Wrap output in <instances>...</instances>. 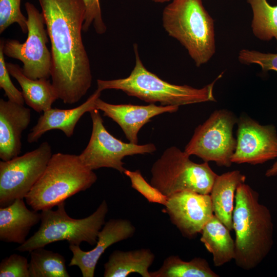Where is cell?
Masks as SVG:
<instances>
[{
	"instance_id": "cell-17",
	"label": "cell",
	"mask_w": 277,
	"mask_h": 277,
	"mask_svg": "<svg viewBox=\"0 0 277 277\" xmlns=\"http://www.w3.org/2000/svg\"><path fill=\"white\" fill-rule=\"evenodd\" d=\"M102 91L96 89L88 99L80 106L68 109L51 108L43 112L27 136L29 143H36L46 132L58 129L67 137L73 135L75 127L81 117L96 108L95 102Z\"/></svg>"
},
{
	"instance_id": "cell-5",
	"label": "cell",
	"mask_w": 277,
	"mask_h": 277,
	"mask_svg": "<svg viewBox=\"0 0 277 277\" xmlns=\"http://www.w3.org/2000/svg\"><path fill=\"white\" fill-rule=\"evenodd\" d=\"M96 174L86 167L78 155L53 154L38 180L25 197L35 211L52 209L81 191L90 188Z\"/></svg>"
},
{
	"instance_id": "cell-19",
	"label": "cell",
	"mask_w": 277,
	"mask_h": 277,
	"mask_svg": "<svg viewBox=\"0 0 277 277\" xmlns=\"http://www.w3.org/2000/svg\"><path fill=\"white\" fill-rule=\"evenodd\" d=\"M239 170H232L216 176L210 193L213 214L230 230H233L232 215L238 187L246 181Z\"/></svg>"
},
{
	"instance_id": "cell-14",
	"label": "cell",
	"mask_w": 277,
	"mask_h": 277,
	"mask_svg": "<svg viewBox=\"0 0 277 277\" xmlns=\"http://www.w3.org/2000/svg\"><path fill=\"white\" fill-rule=\"evenodd\" d=\"M136 229L131 221L124 219H111L105 222L100 231L95 247L85 251L79 245H69L73 255L69 266H76L83 277H93L97 263L109 247L132 237Z\"/></svg>"
},
{
	"instance_id": "cell-20",
	"label": "cell",
	"mask_w": 277,
	"mask_h": 277,
	"mask_svg": "<svg viewBox=\"0 0 277 277\" xmlns=\"http://www.w3.org/2000/svg\"><path fill=\"white\" fill-rule=\"evenodd\" d=\"M6 65L10 75L19 84L25 102L28 106L39 113L52 108L53 103L58 97L49 79L33 80L24 74L18 65L8 62Z\"/></svg>"
},
{
	"instance_id": "cell-25",
	"label": "cell",
	"mask_w": 277,
	"mask_h": 277,
	"mask_svg": "<svg viewBox=\"0 0 277 277\" xmlns=\"http://www.w3.org/2000/svg\"><path fill=\"white\" fill-rule=\"evenodd\" d=\"M246 2L252 11L251 27L253 35L263 41H269L274 38L277 43V5L271 6L267 0Z\"/></svg>"
},
{
	"instance_id": "cell-9",
	"label": "cell",
	"mask_w": 277,
	"mask_h": 277,
	"mask_svg": "<svg viewBox=\"0 0 277 277\" xmlns=\"http://www.w3.org/2000/svg\"><path fill=\"white\" fill-rule=\"evenodd\" d=\"M237 122L238 118L231 111L215 110L195 128L184 152L190 156H197L205 162H214L219 166H231L236 145L233 128Z\"/></svg>"
},
{
	"instance_id": "cell-30",
	"label": "cell",
	"mask_w": 277,
	"mask_h": 277,
	"mask_svg": "<svg viewBox=\"0 0 277 277\" xmlns=\"http://www.w3.org/2000/svg\"><path fill=\"white\" fill-rule=\"evenodd\" d=\"M86 7L85 20L82 30L87 32L93 25L96 32L98 34L105 33L106 26L103 19L99 0H83Z\"/></svg>"
},
{
	"instance_id": "cell-3",
	"label": "cell",
	"mask_w": 277,
	"mask_h": 277,
	"mask_svg": "<svg viewBox=\"0 0 277 277\" xmlns=\"http://www.w3.org/2000/svg\"><path fill=\"white\" fill-rule=\"evenodd\" d=\"M135 64L127 77L111 80H97V88L120 90L131 96L150 104L160 103L163 106H183L207 102H215L213 88L222 76L219 75L212 83L201 88L166 82L148 70L141 61L136 44L134 45Z\"/></svg>"
},
{
	"instance_id": "cell-26",
	"label": "cell",
	"mask_w": 277,
	"mask_h": 277,
	"mask_svg": "<svg viewBox=\"0 0 277 277\" xmlns=\"http://www.w3.org/2000/svg\"><path fill=\"white\" fill-rule=\"evenodd\" d=\"M21 0H0V33L17 23L24 33L28 32L27 18L21 10Z\"/></svg>"
},
{
	"instance_id": "cell-8",
	"label": "cell",
	"mask_w": 277,
	"mask_h": 277,
	"mask_svg": "<svg viewBox=\"0 0 277 277\" xmlns=\"http://www.w3.org/2000/svg\"><path fill=\"white\" fill-rule=\"evenodd\" d=\"M27 14L28 36L24 43L14 39H1L4 55L19 60L24 74L37 80L51 76V53L47 46L49 36L42 12L32 3L25 4Z\"/></svg>"
},
{
	"instance_id": "cell-16",
	"label": "cell",
	"mask_w": 277,
	"mask_h": 277,
	"mask_svg": "<svg viewBox=\"0 0 277 277\" xmlns=\"http://www.w3.org/2000/svg\"><path fill=\"white\" fill-rule=\"evenodd\" d=\"M31 118L30 109L24 105L0 99V158L2 161L19 155L22 134Z\"/></svg>"
},
{
	"instance_id": "cell-1",
	"label": "cell",
	"mask_w": 277,
	"mask_h": 277,
	"mask_svg": "<svg viewBox=\"0 0 277 277\" xmlns=\"http://www.w3.org/2000/svg\"><path fill=\"white\" fill-rule=\"evenodd\" d=\"M51 43L52 83L65 104L78 102L92 80L82 37L83 0H38Z\"/></svg>"
},
{
	"instance_id": "cell-6",
	"label": "cell",
	"mask_w": 277,
	"mask_h": 277,
	"mask_svg": "<svg viewBox=\"0 0 277 277\" xmlns=\"http://www.w3.org/2000/svg\"><path fill=\"white\" fill-rule=\"evenodd\" d=\"M55 210L51 209L41 211V225L38 230L19 245L16 250L29 252L44 247L47 245L66 240L70 244L79 245L87 242L94 245L98 234L105 223L108 211V204L104 200L89 216L80 219L69 216L65 210V202L58 204Z\"/></svg>"
},
{
	"instance_id": "cell-24",
	"label": "cell",
	"mask_w": 277,
	"mask_h": 277,
	"mask_svg": "<svg viewBox=\"0 0 277 277\" xmlns=\"http://www.w3.org/2000/svg\"><path fill=\"white\" fill-rule=\"evenodd\" d=\"M30 253V277L70 276L66 260L60 253L46 250L44 247L36 248Z\"/></svg>"
},
{
	"instance_id": "cell-29",
	"label": "cell",
	"mask_w": 277,
	"mask_h": 277,
	"mask_svg": "<svg viewBox=\"0 0 277 277\" xmlns=\"http://www.w3.org/2000/svg\"><path fill=\"white\" fill-rule=\"evenodd\" d=\"M29 264L25 256L13 253L0 263L1 277H30Z\"/></svg>"
},
{
	"instance_id": "cell-4",
	"label": "cell",
	"mask_w": 277,
	"mask_h": 277,
	"mask_svg": "<svg viewBox=\"0 0 277 277\" xmlns=\"http://www.w3.org/2000/svg\"><path fill=\"white\" fill-rule=\"evenodd\" d=\"M164 9L163 26L187 50L197 67L215 52L214 20L202 0H172Z\"/></svg>"
},
{
	"instance_id": "cell-11",
	"label": "cell",
	"mask_w": 277,
	"mask_h": 277,
	"mask_svg": "<svg viewBox=\"0 0 277 277\" xmlns=\"http://www.w3.org/2000/svg\"><path fill=\"white\" fill-rule=\"evenodd\" d=\"M92 128L90 140L85 149L78 155L83 164L94 170L111 168L121 173L126 169L123 159L127 156L151 153L156 151L152 143L138 145L124 142L111 135L106 129L99 110L89 112Z\"/></svg>"
},
{
	"instance_id": "cell-10",
	"label": "cell",
	"mask_w": 277,
	"mask_h": 277,
	"mask_svg": "<svg viewBox=\"0 0 277 277\" xmlns=\"http://www.w3.org/2000/svg\"><path fill=\"white\" fill-rule=\"evenodd\" d=\"M47 142L35 149L8 161L0 162V206L25 199L44 173L52 156Z\"/></svg>"
},
{
	"instance_id": "cell-23",
	"label": "cell",
	"mask_w": 277,
	"mask_h": 277,
	"mask_svg": "<svg viewBox=\"0 0 277 277\" xmlns=\"http://www.w3.org/2000/svg\"><path fill=\"white\" fill-rule=\"evenodd\" d=\"M151 277H218L219 275L210 267L207 260L194 258L185 261L178 255L166 258L161 267L150 272Z\"/></svg>"
},
{
	"instance_id": "cell-33",
	"label": "cell",
	"mask_w": 277,
	"mask_h": 277,
	"mask_svg": "<svg viewBox=\"0 0 277 277\" xmlns=\"http://www.w3.org/2000/svg\"><path fill=\"white\" fill-rule=\"evenodd\" d=\"M154 2H155V3H165V2H169L170 1H172V0H151Z\"/></svg>"
},
{
	"instance_id": "cell-7",
	"label": "cell",
	"mask_w": 277,
	"mask_h": 277,
	"mask_svg": "<svg viewBox=\"0 0 277 277\" xmlns=\"http://www.w3.org/2000/svg\"><path fill=\"white\" fill-rule=\"evenodd\" d=\"M150 184L167 197L191 191L210 194L217 176L207 162L199 164L175 146L166 149L151 169Z\"/></svg>"
},
{
	"instance_id": "cell-28",
	"label": "cell",
	"mask_w": 277,
	"mask_h": 277,
	"mask_svg": "<svg viewBox=\"0 0 277 277\" xmlns=\"http://www.w3.org/2000/svg\"><path fill=\"white\" fill-rule=\"evenodd\" d=\"M238 60L244 65H259L264 72L269 70L277 72V53H263L243 49L238 54Z\"/></svg>"
},
{
	"instance_id": "cell-15",
	"label": "cell",
	"mask_w": 277,
	"mask_h": 277,
	"mask_svg": "<svg viewBox=\"0 0 277 277\" xmlns=\"http://www.w3.org/2000/svg\"><path fill=\"white\" fill-rule=\"evenodd\" d=\"M96 108L104 112L121 128L129 143L138 144V133L151 119L164 113L177 111L179 106H163L150 104L148 105L112 104L100 97L95 102Z\"/></svg>"
},
{
	"instance_id": "cell-27",
	"label": "cell",
	"mask_w": 277,
	"mask_h": 277,
	"mask_svg": "<svg viewBox=\"0 0 277 277\" xmlns=\"http://www.w3.org/2000/svg\"><path fill=\"white\" fill-rule=\"evenodd\" d=\"M124 173L129 178L131 187L141 193L149 202L164 206L166 204L168 197L150 183H148L139 170L131 171L126 169Z\"/></svg>"
},
{
	"instance_id": "cell-32",
	"label": "cell",
	"mask_w": 277,
	"mask_h": 277,
	"mask_svg": "<svg viewBox=\"0 0 277 277\" xmlns=\"http://www.w3.org/2000/svg\"><path fill=\"white\" fill-rule=\"evenodd\" d=\"M277 175V161H276L265 172L267 177H272Z\"/></svg>"
},
{
	"instance_id": "cell-18",
	"label": "cell",
	"mask_w": 277,
	"mask_h": 277,
	"mask_svg": "<svg viewBox=\"0 0 277 277\" xmlns=\"http://www.w3.org/2000/svg\"><path fill=\"white\" fill-rule=\"evenodd\" d=\"M41 220V213L28 209L23 199L0 208V240L19 245L25 242L31 228Z\"/></svg>"
},
{
	"instance_id": "cell-13",
	"label": "cell",
	"mask_w": 277,
	"mask_h": 277,
	"mask_svg": "<svg viewBox=\"0 0 277 277\" xmlns=\"http://www.w3.org/2000/svg\"><path fill=\"white\" fill-rule=\"evenodd\" d=\"M162 211L186 238H195L213 215L209 194L184 191L168 197Z\"/></svg>"
},
{
	"instance_id": "cell-22",
	"label": "cell",
	"mask_w": 277,
	"mask_h": 277,
	"mask_svg": "<svg viewBox=\"0 0 277 277\" xmlns=\"http://www.w3.org/2000/svg\"><path fill=\"white\" fill-rule=\"evenodd\" d=\"M201 233L200 241L212 254L215 266L221 267L234 260L235 241L230 230L214 214Z\"/></svg>"
},
{
	"instance_id": "cell-12",
	"label": "cell",
	"mask_w": 277,
	"mask_h": 277,
	"mask_svg": "<svg viewBox=\"0 0 277 277\" xmlns=\"http://www.w3.org/2000/svg\"><path fill=\"white\" fill-rule=\"evenodd\" d=\"M236 145L232 163L263 164L277 158V133L272 125H262L244 116L238 119Z\"/></svg>"
},
{
	"instance_id": "cell-2",
	"label": "cell",
	"mask_w": 277,
	"mask_h": 277,
	"mask_svg": "<svg viewBox=\"0 0 277 277\" xmlns=\"http://www.w3.org/2000/svg\"><path fill=\"white\" fill-rule=\"evenodd\" d=\"M232 227L235 264L245 270L255 268L271 250L273 223L269 209L260 203L258 192L245 183L236 190Z\"/></svg>"
},
{
	"instance_id": "cell-21",
	"label": "cell",
	"mask_w": 277,
	"mask_h": 277,
	"mask_svg": "<svg viewBox=\"0 0 277 277\" xmlns=\"http://www.w3.org/2000/svg\"><path fill=\"white\" fill-rule=\"evenodd\" d=\"M155 260V254L148 248L128 251L115 250L104 264V277H127L137 273L143 277H151L149 268Z\"/></svg>"
},
{
	"instance_id": "cell-31",
	"label": "cell",
	"mask_w": 277,
	"mask_h": 277,
	"mask_svg": "<svg viewBox=\"0 0 277 277\" xmlns=\"http://www.w3.org/2000/svg\"><path fill=\"white\" fill-rule=\"evenodd\" d=\"M6 63L3 45L0 41V87L4 90L8 100L24 105L25 101L22 93L12 83Z\"/></svg>"
}]
</instances>
